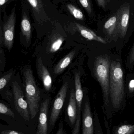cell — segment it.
<instances>
[{
    "mask_svg": "<svg viewBox=\"0 0 134 134\" xmlns=\"http://www.w3.org/2000/svg\"><path fill=\"white\" fill-rule=\"evenodd\" d=\"M124 72L119 62L110 63L109 78V94L114 109L120 106L124 96Z\"/></svg>",
    "mask_w": 134,
    "mask_h": 134,
    "instance_id": "6da1fadb",
    "label": "cell"
},
{
    "mask_svg": "<svg viewBox=\"0 0 134 134\" xmlns=\"http://www.w3.org/2000/svg\"><path fill=\"white\" fill-rule=\"evenodd\" d=\"M110 63L107 55L96 57L94 63V75L101 85L105 104L109 102Z\"/></svg>",
    "mask_w": 134,
    "mask_h": 134,
    "instance_id": "7a4b0ae2",
    "label": "cell"
},
{
    "mask_svg": "<svg viewBox=\"0 0 134 134\" xmlns=\"http://www.w3.org/2000/svg\"><path fill=\"white\" fill-rule=\"evenodd\" d=\"M26 100L29 105L31 118L36 117L39 109V102L40 99V92L36 83L32 70L30 68L25 69L23 72Z\"/></svg>",
    "mask_w": 134,
    "mask_h": 134,
    "instance_id": "3957f363",
    "label": "cell"
},
{
    "mask_svg": "<svg viewBox=\"0 0 134 134\" xmlns=\"http://www.w3.org/2000/svg\"><path fill=\"white\" fill-rule=\"evenodd\" d=\"M14 97L15 109L21 116L26 121H29V105L27 101L24 99L22 90L18 82H14L12 85Z\"/></svg>",
    "mask_w": 134,
    "mask_h": 134,
    "instance_id": "277c9868",
    "label": "cell"
},
{
    "mask_svg": "<svg viewBox=\"0 0 134 134\" xmlns=\"http://www.w3.org/2000/svg\"><path fill=\"white\" fill-rule=\"evenodd\" d=\"M68 87V83L66 82L64 83L61 87L56 96L52 109L50 116L49 122L51 127H54L61 112V110L65 100Z\"/></svg>",
    "mask_w": 134,
    "mask_h": 134,
    "instance_id": "5b68a950",
    "label": "cell"
},
{
    "mask_svg": "<svg viewBox=\"0 0 134 134\" xmlns=\"http://www.w3.org/2000/svg\"><path fill=\"white\" fill-rule=\"evenodd\" d=\"M74 83L77 113L76 120L72 131V134H78L80 133V128L81 104L83 96V93L81 82L80 76L79 72H76L74 75Z\"/></svg>",
    "mask_w": 134,
    "mask_h": 134,
    "instance_id": "8992f818",
    "label": "cell"
},
{
    "mask_svg": "<svg viewBox=\"0 0 134 134\" xmlns=\"http://www.w3.org/2000/svg\"><path fill=\"white\" fill-rule=\"evenodd\" d=\"M15 18V8H14L4 25V43L9 51H10L14 43Z\"/></svg>",
    "mask_w": 134,
    "mask_h": 134,
    "instance_id": "52a82bcc",
    "label": "cell"
},
{
    "mask_svg": "<svg viewBox=\"0 0 134 134\" xmlns=\"http://www.w3.org/2000/svg\"><path fill=\"white\" fill-rule=\"evenodd\" d=\"M130 12L129 4H126L120 8L116 12L118 19V36L121 38H124L127 33Z\"/></svg>",
    "mask_w": 134,
    "mask_h": 134,
    "instance_id": "ba28073f",
    "label": "cell"
},
{
    "mask_svg": "<svg viewBox=\"0 0 134 134\" xmlns=\"http://www.w3.org/2000/svg\"><path fill=\"white\" fill-rule=\"evenodd\" d=\"M36 66L38 76L42 81L45 91H49L51 88L52 79L48 70L44 65L41 57L37 59Z\"/></svg>",
    "mask_w": 134,
    "mask_h": 134,
    "instance_id": "9c48e42d",
    "label": "cell"
},
{
    "mask_svg": "<svg viewBox=\"0 0 134 134\" xmlns=\"http://www.w3.org/2000/svg\"><path fill=\"white\" fill-rule=\"evenodd\" d=\"M49 101L46 99L41 104L40 109L39 124L36 134H47L48 132V113Z\"/></svg>",
    "mask_w": 134,
    "mask_h": 134,
    "instance_id": "30bf717a",
    "label": "cell"
},
{
    "mask_svg": "<svg viewBox=\"0 0 134 134\" xmlns=\"http://www.w3.org/2000/svg\"><path fill=\"white\" fill-rule=\"evenodd\" d=\"M94 132V125L91 107L88 102H86L83 114L82 134H93Z\"/></svg>",
    "mask_w": 134,
    "mask_h": 134,
    "instance_id": "8fae6325",
    "label": "cell"
},
{
    "mask_svg": "<svg viewBox=\"0 0 134 134\" xmlns=\"http://www.w3.org/2000/svg\"><path fill=\"white\" fill-rule=\"evenodd\" d=\"M76 26L79 32L85 39L96 41L104 44H107V41L105 39L98 36L94 31L78 23H76Z\"/></svg>",
    "mask_w": 134,
    "mask_h": 134,
    "instance_id": "7c38bea8",
    "label": "cell"
},
{
    "mask_svg": "<svg viewBox=\"0 0 134 134\" xmlns=\"http://www.w3.org/2000/svg\"><path fill=\"white\" fill-rule=\"evenodd\" d=\"M67 111L68 117L70 123L72 125L74 124L76 120L77 109L75 92L74 89H72L70 92L69 102L67 107Z\"/></svg>",
    "mask_w": 134,
    "mask_h": 134,
    "instance_id": "4fadbf2b",
    "label": "cell"
},
{
    "mask_svg": "<svg viewBox=\"0 0 134 134\" xmlns=\"http://www.w3.org/2000/svg\"><path fill=\"white\" fill-rule=\"evenodd\" d=\"M104 29L107 35L110 37L118 36V19L116 13L106 22Z\"/></svg>",
    "mask_w": 134,
    "mask_h": 134,
    "instance_id": "5bb4252c",
    "label": "cell"
},
{
    "mask_svg": "<svg viewBox=\"0 0 134 134\" xmlns=\"http://www.w3.org/2000/svg\"><path fill=\"white\" fill-rule=\"evenodd\" d=\"M75 54V51H72L60 60L54 68V74L58 75L62 73L72 62Z\"/></svg>",
    "mask_w": 134,
    "mask_h": 134,
    "instance_id": "9a60e30c",
    "label": "cell"
},
{
    "mask_svg": "<svg viewBox=\"0 0 134 134\" xmlns=\"http://www.w3.org/2000/svg\"><path fill=\"white\" fill-rule=\"evenodd\" d=\"M21 26L23 34L25 37L26 41L28 43L31 37V26L30 22L25 14L23 15Z\"/></svg>",
    "mask_w": 134,
    "mask_h": 134,
    "instance_id": "2e32d148",
    "label": "cell"
},
{
    "mask_svg": "<svg viewBox=\"0 0 134 134\" xmlns=\"http://www.w3.org/2000/svg\"><path fill=\"white\" fill-rule=\"evenodd\" d=\"M63 38L59 37L54 40L51 42L48 47V52L54 53L58 51L62 46L63 42Z\"/></svg>",
    "mask_w": 134,
    "mask_h": 134,
    "instance_id": "e0dca14e",
    "label": "cell"
},
{
    "mask_svg": "<svg viewBox=\"0 0 134 134\" xmlns=\"http://www.w3.org/2000/svg\"><path fill=\"white\" fill-rule=\"evenodd\" d=\"M67 8L74 18L78 20H83L84 18L83 14L80 9L71 4H67Z\"/></svg>",
    "mask_w": 134,
    "mask_h": 134,
    "instance_id": "ac0fdd59",
    "label": "cell"
},
{
    "mask_svg": "<svg viewBox=\"0 0 134 134\" xmlns=\"http://www.w3.org/2000/svg\"><path fill=\"white\" fill-rule=\"evenodd\" d=\"M134 132V125H124L119 127L116 131L118 134H131Z\"/></svg>",
    "mask_w": 134,
    "mask_h": 134,
    "instance_id": "d6986e66",
    "label": "cell"
},
{
    "mask_svg": "<svg viewBox=\"0 0 134 134\" xmlns=\"http://www.w3.org/2000/svg\"><path fill=\"white\" fill-rule=\"evenodd\" d=\"M0 113L11 117L14 118L15 114L10 108L3 103H0Z\"/></svg>",
    "mask_w": 134,
    "mask_h": 134,
    "instance_id": "ffe728a7",
    "label": "cell"
},
{
    "mask_svg": "<svg viewBox=\"0 0 134 134\" xmlns=\"http://www.w3.org/2000/svg\"><path fill=\"white\" fill-rule=\"evenodd\" d=\"M12 75V72H10L4 76L0 79V89L2 90L3 89L5 86L7 84Z\"/></svg>",
    "mask_w": 134,
    "mask_h": 134,
    "instance_id": "44dd1931",
    "label": "cell"
},
{
    "mask_svg": "<svg viewBox=\"0 0 134 134\" xmlns=\"http://www.w3.org/2000/svg\"><path fill=\"white\" fill-rule=\"evenodd\" d=\"M82 7L87 11V12L91 15L92 13L91 4L90 0H79Z\"/></svg>",
    "mask_w": 134,
    "mask_h": 134,
    "instance_id": "7402d4cb",
    "label": "cell"
},
{
    "mask_svg": "<svg viewBox=\"0 0 134 134\" xmlns=\"http://www.w3.org/2000/svg\"><path fill=\"white\" fill-rule=\"evenodd\" d=\"M1 134H23V132H18L13 130H7L2 131L1 132Z\"/></svg>",
    "mask_w": 134,
    "mask_h": 134,
    "instance_id": "603a6c76",
    "label": "cell"
},
{
    "mask_svg": "<svg viewBox=\"0 0 134 134\" xmlns=\"http://www.w3.org/2000/svg\"><path fill=\"white\" fill-rule=\"evenodd\" d=\"M129 62L130 63H132L134 62V44L131 50V53L129 57Z\"/></svg>",
    "mask_w": 134,
    "mask_h": 134,
    "instance_id": "cb8c5ba5",
    "label": "cell"
},
{
    "mask_svg": "<svg viewBox=\"0 0 134 134\" xmlns=\"http://www.w3.org/2000/svg\"><path fill=\"white\" fill-rule=\"evenodd\" d=\"M28 1L33 8L36 9L38 8V0H28Z\"/></svg>",
    "mask_w": 134,
    "mask_h": 134,
    "instance_id": "d4e9b609",
    "label": "cell"
},
{
    "mask_svg": "<svg viewBox=\"0 0 134 134\" xmlns=\"http://www.w3.org/2000/svg\"><path fill=\"white\" fill-rule=\"evenodd\" d=\"M98 5L101 7L105 8L106 3V0H96Z\"/></svg>",
    "mask_w": 134,
    "mask_h": 134,
    "instance_id": "484cf974",
    "label": "cell"
},
{
    "mask_svg": "<svg viewBox=\"0 0 134 134\" xmlns=\"http://www.w3.org/2000/svg\"><path fill=\"white\" fill-rule=\"evenodd\" d=\"M129 89L130 92H132L134 90V80L130 81L129 83Z\"/></svg>",
    "mask_w": 134,
    "mask_h": 134,
    "instance_id": "4316f807",
    "label": "cell"
},
{
    "mask_svg": "<svg viewBox=\"0 0 134 134\" xmlns=\"http://www.w3.org/2000/svg\"><path fill=\"white\" fill-rule=\"evenodd\" d=\"M65 133L63 131V124L62 122H61V123L59 124V127L58 130V131L56 132L57 134H64Z\"/></svg>",
    "mask_w": 134,
    "mask_h": 134,
    "instance_id": "83f0119b",
    "label": "cell"
},
{
    "mask_svg": "<svg viewBox=\"0 0 134 134\" xmlns=\"http://www.w3.org/2000/svg\"><path fill=\"white\" fill-rule=\"evenodd\" d=\"M8 0H0V5L1 6H2L4 5L6 2Z\"/></svg>",
    "mask_w": 134,
    "mask_h": 134,
    "instance_id": "f1b7e54d",
    "label": "cell"
}]
</instances>
